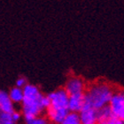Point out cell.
<instances>
[{"label": "cell", "instance_id": "6da1fadb", "mask_svg": "<svg viewBox=\"0 0 124 124\" xmlns=\"http://www.w3.org/2000/svg\"><path fill=\"white\" fill-rule=\"evenodd\" d=\"M51 106L46 109V116L52 124H60L69 114V95L64 88L58 89L48 94Z\"/></svg>", "mask_w": 124, "mask_h": 124}, {"label": "cell", "instance_id": "9c48e42d", "mask_svg": "<svg viewBox=\"0 0 124 124\" xmlns=\"http://www.w3.org/2000/svg\"><path fill=\"white\" fill-rule=\"evenodd\" d=\"M113 117L114 116L112 113L110 106H104V107L98 110V122H97V124H105L110 119H112Z\"/></svg>", "mask_w": 124, "mask_h": 124}, {"label": "cell", "instance_id": "8992f818", "mask_svg": "<svg viewBox=\"0 0 124 124\" xmlns=\"http://www.w3.org/2000/svg\"><path fill=\"white\" fill-rule=\"evenodd\" d=\"M79 117L82 124H97L98 110L84 104L83 109L79 112Z\"/></svg>", "mask_w": 124, "mask_h": 124}, {"label": "cell", "instance_id": "ba28073f", "mask_svg": "<svg viewBox=\"0 0 124 124\" xmlns=\"http://www.w3.org/2000/svg\"><path fill=\"white\" fill-rule=\"evenodd\" d=\"M0 111L5 113H13L15 111L14 104L10 98L9 93L0 90Z\"/></svg>", "mask_w": 124, "mask_h": 124}, {"label": "cell", "instance_id": "5b68a950", "mask_svg": "<svg viewBox=\"0 0 124 124\" xmlns=\"http://www.w3.org/2000/svg\"><path fill=\"white\" fill-rule=\"evenodd\" d=\"M64 89L68 93V95H74L79 93H85L87 87L84 81L81 77L72 76L67 81Z\"/></svg>", "mask_w": 124, "mask_h": 124}, {"label": "cell", "instance_id": "2e32d148", "mask_svg": "<svg viewBox=\"0 0 124 124\" xmlns=\"http://www.w3.org/2000/svg\"><path fill=\"white\" fill-rule=\"evenodd\" d=\"M12 114H13V119H14V121H15L16 122H18L20 120H21V116H22V114H21L20 112L18 111H14L12 113Z\"/></svg>", "mask_w": 124, "mask_h": 124}, {"label": "cell", "instance_id": "3957f363", "mask_svg": "<svg viewBox=\"0 0 124 124\" xmlns=\"http://www.w3.org/2000/svg\"><path fill=\"white\" fill-rule=\"evenodd\" d=\"M114 88L106 82H97L87 87L84 93L85 105L96 110L109 106L114 93Z\"/></svg>", "mask_w": 124, "mask_h": 124}, {"label": "cell", "instance_id": "7c38bea8", "mask_svg": "<svg viewBox=\"0 0 124 124\" xmlns=\"http://www.w3.org/2000/svg\"><path fill=\"white\" fill-rule=\"evenodd\" d=\"M14 121L12 113H5L0 111V124H17Z\"/></svg>", "mask_w": 124, "mask_h": 124}, {"label": "cell", "instance_id": "8fae6325", "mask_svg": "<svg viewBox=\"0 0 124 124\" xmlns=\"http://www.w3.org/2000/svg\"><path fill=\"white\" fill-rule=\"evenodd\" d=\"M60 124H82L80 121V117H79V114L70 112Z\"/></svg>", "mask_w": 124, "mask_h": 124}, {"label": "cell", "instance_id": "9a60e30c", "mask_svg": "<svg viewBox=\"0 0 124 124\" xmlns=\"http://www.w3.org/2000/svg\"><path fill=\"white\" fill-rule=\"evenodd\" d=\"M105 124H124V121L121 119H118L116 117H113L112 119H110Z\"/></svg>", "mask_w": 124, "mask_h": 124}, {"label": "cell", "instance_id": "5bb4252c", "mask_svg": "<svg viewBox=\"0 0 124 124\" xmlns=\"http://www.w3.org/2000/svg\"><path fill=\"white\" fill-rule=\"evenodd\" d=\"M15 84H16V87L23 89L25 86H27L28 84H29V83H28V80H27L26 77H24V76H20V77L16 80Z\"/></svg>", "mask_w": 124, "mask_h": 124}, {"label": "cell", "instance_id": "7a4b0ae2", "mask_svg": "<svg viewBox=\"0 0 124 124\" xmlns=\"http://www.w3.org/2000/svg\"><path fill=\"white\" fill-rule=\"evenodd\" d=\"M24 98L21 103V114L25 120H29L37 116H41L45 111L42 104L44 94L37 86L29 83L23 88Z\"/></svg>", "mask_w": 124, "mask_h": 124}, {"label": "cell", "instance_id": "277c9868", "mask_svg": "<svg viewBox=\"0 0 124 124\" xmlns=\"http://www.w3.org/2000/svg\"><path fill=\"white\" fill-rule=\"evenodd\" d=\"M109 106L114 117L124 121V91H115Z\"/></svg>", "mask_w": 124, "mask_h": 124}, {"label": "cell", "instance_id": "30bf717a", "mask_svg": "<svg viewBox=\"0 0 124 124\" xmlns=\"http://www.w3.org/2000/svg\"><path fill=\"white\" fill-rule=\"evenodd\" d=\"M9 96H10V98L12 99L13 104H21L22 103V100H23L24 98V92H23V89L18 88V87H13L9 91Z\"/></svg>", "mask_w": 124, "mask_h": 124}, {"label": "cell", "instance_id": "52a82bcc", "mask_svg": "<svg viewBox=\"0 0 124 124\" xmlns=\"http://www.w3.org/2000/svg\"><path fill=\"white\" fill-rule=\"evenodd\" d=\"M84 104H85L84 93L69 95V99H68V109H69V112L79 114V112L84 106Z\"/></svg>", "mask_w": 124, "mask_h": 124}, {"label": "cell", "instance_id": "4fadbf2b", "mask_svg": "<svg viewBox=\"0 0 124 124\" xmlns=\"http://www.w3.org/2000/svg\"><path fill=\"white\" fill-rule=\"evenodd\" d=\"M26 124H49L48 119L43 116H37L29 120H25Z\"/></svg>", "mask_w": 124, "mask_h": 124}]
</instances>
